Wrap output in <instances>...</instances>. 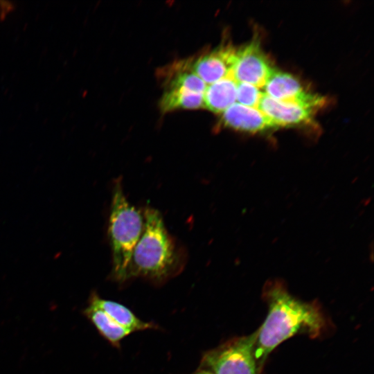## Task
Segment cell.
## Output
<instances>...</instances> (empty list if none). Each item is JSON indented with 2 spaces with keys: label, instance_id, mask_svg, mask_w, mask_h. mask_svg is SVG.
<instances>
[{
  "label": "cell",
  "instance_id": "1",
  "mask_svg": "<svg viewBox=\"0 0 374 374\" xmlns=\"http://www.w3.org/2000/svg\"><path fill=\"white\" fill-rule=\"evenodd\" d=\"M264 297L268 314L256 331L254 355L260 369L270 353L285 340L298 334L316 337L322 333L326 321L319 305L302 301L280 283L269 284Z\"/></svg>",
  "mask_w": 374,
  "mask_h": 374
},
{
  "label": "cell",
  "instance_id": "2",
  "mask_svg": "<svg viewBox=\"0 0 374 374\" xmlns=\"http://www.w3.org/2000/svg\"><path fill=\"white\" fill-rule=\"evenodd\" d=\"M143 215V232L133 251L125 281L141 277L163 283L180 271L182 256L159 211L146 208Z\"/></svg>",
  "mask_w": 374,
  "mask_h": 374
},
{
  "label": "cell",
  "instance_id": "3",
  "mask_svg": "<svg viewBox=\"0 0 374 374\" xmlns=\"http://www.w3.org/2000/svg\"><path fill=\"white\" fill-rule=\"evenodd\" d=\"M143 215L127 201L121 181L116 182L109 218L108 234L112 253V276L125 281L133 251L142 234Z\"/></svg>",
  "mask_w": 374,
  "mask_h": 374
},
{
  "label": "cell",
  "instance_id": "4",
  "mask_svg": "<svg viewBox=\"0 0 374 374\" xmlns=\"http://www.w3.org/2000/svg\"><path fill=\"white\" fill-rule=\"evenodd\" d=\"M257 332L231 339L202 355L199 368L214 374H259L254 350Z\"/></svg>",
  "mask_w": 374,
  "mask_h": 374
},
{
  "label": "cell",
  "instance_id": "5",
  "mask_svg": "<svg viewBox=\"0 0 374 374\" xmlns=\"http://www.w3.org/2000/svg\"><path fill=\"white\" fill-rule=\"evenodd\" d=\"M274 71L257 39L236 50L231 74L238 82L262 88Z\"/></svg>",
  "mask_w": 374,
  "mask_h": 374
},
{
  "label": "cell",
  "instance_id": "6",
  "mask_svg": "<svg viewBox=\"0 0 374 374\" xmlns=\"http://www.w3.org/2000/svg\"><path fill=\"white\" fill-rule=\"evenodd\" d=\"M265 93L282 102L294 103L318 109L324 105V98L305 91L299 81L292 75L274 71L267 80Z\"/></svg>",
  "mask_w": 374,
  "mask_h": 374
},
{
  "label": "cell",
  "instance_id": "7",
  "mask_svg": "<svg viewBox=\"0 0 374 374\" xmlns=\"http://www.w3.org/2000/svg\"><path fill=\"white\" fill-rule=\"evenodd\" d=\"M235 54L231 45H222L193 60V69L206 84L214 83L231 74Z\"/></svg>",
  "mask_w": 374,
  "mask_h": 374
},
{
  "label": "cell",
  "instance_id": "8",
  "mask_svg": "<svg viewBox=\"0 0 374 374\" xmlns=\"http://www.w3.org/2000/svg\"><path fill=\"white\" fill-rule=\"evenodd\" d=\"M258 109L269 118L276 127L308 123L317 110L301 104L278 101L265 93Z\"/></svg>",
  "mask_w": 374,
  "mask_h": 374
},
{
  "label": "cell",
  "instance_id": "9",
  "mask_svg": "<svg viewBox=\"0 0 374 374\" xmlns=\"http://www.w3.org/2000/svg\"><path fill=\"white\" fill-rule=\"evenodd\" d=\"M224 127L247 132H259L276 127L273 122L258 108L235 103L222 113Z\"/></svg>",
  "mask_w": 374,
  "mask_h": 374
},
{
  "label": "cell",
  "instance_id": "10",
  "mask_svg": "<svg viewBox=\"0 0 374 374\" xmlns=\"http://www.w3.org/2000/svg\"><path fill=\"white\" fill-rule=\"evenodd\" d=\"M192 63L193 60H180L164 67L160 73L165 89H183L204 93L206 84L195 73Z\"/></svg>",
  "mask_w": 374,
  "mask_h": 374
},
{
  "label": "cell",
  "instance_id": "11",
  "mask_svg": "<svg viewBox=\"0 0 374 374\" xmlns=\"http://www.w3.org/2000/svg\"><path fill=\"white\" fill-rule=\"evenodd\" d=\"M238 82L232 74L206 86L204 107L213 113H222L236 101Z\"/></svg>",
  "mask_w": 374,
  "mask_h": 374
},
{
  "label": "cell",
  "instance_id": "12",
  "mask_svg": "<svg viewBox=\"0 0 374 374\" xmlns=\"http://www.w3.org/2000/svg\"><path fill=\"white\" fill-rule=\"evenodd\" d=\"M89 303L105 312L114 321L132 332L156 328L157 326L151 322H145L139 319L129 308L115 301L100 298L96 292H92Z\"/></svg>",
  "mask_w": 374,
  "mask_h": 374
},
{
  "label": "cell",
  "instance_id": "13",
  "mask_svg": "<svg viewBox=\"0 0 374 374\" xmlns=\"http://www.w3.org/2000/svg\"><path fill=\"white\" fill-rule=\"evenodd\" d=\"M84 314L98 332L113 346L119 348L121 341L133 332L116 323L101 309L93 305L89 304L84 310Z\"/></svg>",
  "mask_w": 374,
  "mask_h": 374
},
{
  "label": "cell",
  "instance_id": "14",
  "mask_svg": "<svg viewBox=\"0 0 374 374\" xmlns=\"http://www.w3.org/2000/svg\"><path fill=\"white\" fill-rule=\"evenodd\" d=\"M159 107L163 113L176 109H200L204 107V93L183 89H165Z\"/></svg>",
  "mask_w": 374,
  "mask_h": 374
},
{
  "label": "cell",
  "instance_id": "15",
  "mask_svg": "<svg viewBox=\"0 0 374 374\" xmlns=\"http://www.w3.org/2000/svg\"><path fill=\"white\" fill-rule=\"evenodd\" d=\"M264 95L259 88L244 82H238L236 100L242 105L258 108Z\"/></svg>",
  "mask_w": 374,
  "mask_h": 374
},
{
  "label": "cell",
  "instance_id": "16",
  "mask_svg": "<svg viewBox=\"0 0 374 374\" xmlns=\"http://www.w3.org/2000/svg\"><path fill=\"white\" fill-rule=\"evenodd\" d=\"M193 374H214V373H213L212 372L209 371L199 368L198 371H197Z\"/></svg>",
  "mask_w": 374,
  "mask_h": 374
}]
</instances>
